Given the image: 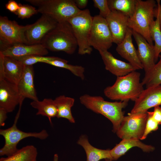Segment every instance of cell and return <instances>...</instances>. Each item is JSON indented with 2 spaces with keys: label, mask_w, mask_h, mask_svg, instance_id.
I'll return each mask as SVG.
<instances>
[{
  "label": "cell",
  "mask_w": 161,
  "mask_h": 161,
  "mask_svg": "<svg viewBox=\"0 0 161 161\" xmlns=\"http://www.w3.org/2000/svg\"><path fill=\"white\" fill-rule=\"evenodd\" d=\"M58 23L50 16L42 14L35 23L30 25L25 32L27 45L41 44L44 36L54 28Z\"/></svg>",
  "instance_id": "cell-11"
},
{
  "label": "cell",
  "mask_w": 161,
  "mask_h": 161,
  "mask_svg": "<svg viewBox=\"0 0 161 161\" xmlns=\"http://www.w3.org/2000/svg\"><path fill=\"white\" fill-rule=\"evenodd\" d=\"M132 30L128 28L123 41L117 44L116 50L122 58L127 60L137 70L143 69L138 56L137 50L132 42Z\"/></svg>",
  "instance_id": "cell-16"
},
{
  "label": "cell",
  "mask_w": 161,
  "mask_h": 161,
  "mask_svg": "<svg viewBox=\"0 0 161 161\" xmlns=\"http://www.w3.org/2000/svg\"><path fill=\"white\" fill-rule=\"evenodd\" d=\"M13 58L25 66H31L38 62L44 63L46 61L58 59L59 58L54 56L31 55Z\"/></svg>",
  "instance_id": "cell-30"
},
{
  "label": "cell",
  "mask_w": 161,
  "mask_h": 161,
  "mask_svg": "<svg viewBox=\"0 0 161 161\" xmlns=\"http://www.w3.org/2000/svg\"><path fill=\"white\" fill-rule=\"evenodd\" d=\"M157 5L154 9V16L157 17L159 21V25L161 30V5L160 0H157Z\"/></svg>",
  "instance_id": "cell-36"
},
{
  "label": "cell",
  "mask_w": 161,
  "mask_h": 161,
  "mask_svg": "<svg viewBox=\"0 0 161 161\" xmlns=\"http://www.w3.org/2000/svg\"><path fill=\"white\" fill-rule=\"evenodd\" d=\"M41 44L48 50L63 51L70 55L73 54L78 47L72 27L67 21L58 23L44 36Z\"/></svg>",
  "instance_id": "cell-3"
},
{
  "label": "cell",
  "mask_w": 161,
  "mask_h": 161,
  "mask_svg": "<svg viewBox=\"0 0 161 161\" xmlns=\"http://www.w3.org/2000/svg\"><path fill=\"white\" fill-rule=\"evenodd\" d=\"M5 7L7 10L15 13L19 8V4L15 1L10 0L6 4Z\"/></svg>",
  "instance_id": "cell-35"
},
{
  "label": "cell",
  "mask_w": 161,
  "mask_h": 161,
  "mask_svg": "<svg viewBox=\"0 0 161 161\" xmlns=\"http://www.w3.org/2000/svg\"><path fill=\"white\" fill-rule=\"evenodd\" d=\"M58 154H55L53 157V161H58Z\"/></svg>",
  "instance_id": "cell-39"
},
{
  "label": "cell",
  "mask_w": 161,
  "mask_h": 161,
  "mask_svg": "<svg viewBox=\"0 0 161 161\" xmlns=\"http://www.w3.org/2000/svg\"><path fill=\"white\" fill-rule=\"evenodd\" d=\"M89 43L99 52L108 50L112 45L113 39L106 18L99 15L93 17Z\"/></svg>",
  "instance_id": "cell-10"
},
{
  "label": "cell",
  "mask_w": 161,
  "mask_h": 161,
  "mask_svg": "<svg viewBox=\"0 0 161 161\" xmlns=\"http://www.w3.org/2000/svg\"><path fill=\"white\" fill-rule=\"evenodd\" d=\"M152 116L153 119L157 122L159 125H161V107L156 106L154 107L152 112Z\"/></svg>",
  "instance_id": "cell-34"
},
{
  "label": "cell",
  "mask_w": 161,
  "mask_h": 161,
  "mask_svg": "<svg viewBox=\"0 0 161 161\" xmlns=\"http://www.w3.org/2000/svg\"><path fill=\"white\" fill-rule=\"evenodd\" d=\"M134 102L131 113L146 112L152 107L161 105V85L144 89Z\"/></svg>",
  "instance_id": "cell-12"
},
{
  "label": "cell",
  "mask_w": 161,
  "mask_h": 161,
  "mask_svg": "<svg viewBox=\"0 0 161 161\" xmlns=\"http://www.w3.org/2000/svg\"><path fill=\"white\" fill-rule=\"evenodd\" d=\"M147 112L130 113L124 116L116 132L117 136L122 139L136 138L140 140L145 128L147 118Z\"/></svg>",
  "instance_id": "cell-9"
},
{
  "label": "cell",
  "mask_w": 161,
  "mask_h": 161,
  "mask_svg": "<svg viewBox=\"0 0 161 161\" xmlns=\"http://www.w3.org/2000/svg\"><path fill=\"white\" fill-rule=\"evenodd\" d=\"M19 8L14 13L20 18H29L38 13L37 10L34 7L28 4L19 3Z\"/></svg>",
  "instance_id": "cell-31"
},
{
  "label": "cell",
  "mask_w": 161,
  "mask_h": 161,
  "mask_svg": "<svg viewBox=\"0 0 161 161\" xmlns=\"http://www.w3.org/2000/svg\"><path fill=\"white\" fill-rule=\"evenodd\" d=\"M105 160V161H112V160L110 159H106Z\"/></svg>",
  "instance_id": "cell-40"
},
{
  "label": "cell",
  "mask_w": 161,
  "mask_h": 161,
  "mask_svg": "<svg viewBox=\"0 0 161 161\" xmlns=\"http://www.w3.org/2000/svg\"><path fill=\"white\" fill-rule=\"evenodd\" d=\"M80 103L87 108L107 118L113 124V131L115 133L124 117L122 109L128 105V101L111 102L105 100L100 96L84 94L79 98Z\"/></svg>",
  "instance_id": "cell-2"
},
{
  "label": "cell",
  "mask_w": 161,
  "mask_h": 161,
  "mask_svg": "<svg viewBox=\"0 0 161 161\" xmlns=\"http://www.w3.org/2000/svg\"><path fill=\"white\" fill-rule=\"evenodd\" d=\"M38 152L33 145H27L18 149L14 154L6 157H1L0 161H37Z\"/></svg>",
  "instance_id": "cell-25"
},
{
  "label": "cell",
  "mask_w": 161,
  "mask_h": 161,
  "mask_svg": "<svg viewBox=\"0 0 161 161\" xmlns=\"http://www.w3.org/2000/svg\"><path fill=\"white\" fill-rule=\"evenodd\" d=\"M21 108V97L17 85L5 79L0 80V108L12 112L18 105Z\"/></svg>",
  "instance_id": "cell-13"
},
{
  "label": "cell",
  "mask_w": 161,
  "mask_h": 161,
  "mask_svg": "<svg viewBox=\"0 0 161 161\" xmlns=\"http://www.w3.org/2000/svg\"><path fill=\"white\" fill-rule=\"evenodd\" d=\"M0 52L4 56L13 58L31 55L44 56L48 53V49L41 44L33 45L16 44L8 46Z\"/></svg>",
  "instance_id": "cell-18"
},
{
  "label": "cell",
  "mask_w": 161,
  "mask_h": 161,
  "mask_svg": "<svg viewBox=\"0 0 161 161\" xmlns=\"http://www.w3.org/2000/svg\"><path fill=\"white\" fill-rule=\"evenodd\" d=\"M92 20L89 10L87 9L81 10L67 21L72 27L80 55L90 54L92 51L89 43Z\"/></svg>",
  "instance_id": "cell-6"
},
{
  "label": "cell",
  "mask_w": 161,
  "mask_h": 161,
  "mask_svg": "<svg viewBox=\"0 0 161 161\" xmlns=\"http://www.w3.org/2000/svg\"><path fill=\"white\" fill-rule=\"evenodd\" d=\"M25 65L15 58L4 56L3 61L4 78L10 82L17 85L21 77Z\"/></svg>",
  "instance_id": "cell-21"
},
{
  "label": "cell",
  "mask_w": 161,
  "mask_h": 161,
  "mask_svg": "<svg viewBox=\"0 0 161 161\" xmlns=\"http://www.w3.org/2000/svg\"><path fill=\"white\" fill-rule=\"evenodd\" d=\"M129 18L120 11L113 10L105 18L112 35L113 43L118 44L123 40L129 28Z\"/></svg>",
  "instance_id": "cell-14"
},
{
  "label": "cell",
  "mask_w": 161,
  "mask_h": 161,
  "mask_svg": "<svg viewBox=\"0 0 161 161\" xmlns=\"http://www.w3.org/2000/svg\"><path fill=\"white\" fill-rule=\"evenodd\" d=\"M30 105L33 108L38 110L37 115L47 117L50 124H52L51 119L57 117L58 113L54 100L50 98H44L42 101H33Z\"/></svg>",
  "instance_id": "cell-23"
},
{
  "label": "cell",
  "mask_w": 161,
  "mask_h": 161,
  "mask_svg": "<svg viewBox=\"0 0 161 161\" xmlns=\"http://www.w3.org/2000/svg\"><path fill=\"white\" fill-rule=\"evenodd\" d=\"M36 6L38 13L47 15L58 23L67 21L81 10L74 0H26Z\"/></svg>",
  "instance_id": "cell-4"
},
{
  "label": "cell",
  "mask_w": 161,
  "mask_h": 161,
  "mask_svg": "<svg viewBox=\"0 0 161 161\" xmlns=\"http://www.w3.org/2000/svg\"><path fill=\"white\" fill-rule=\"evenodd\" d=\"M137 0H107L109 7L111 10L120 11L131 17L133 15Z\"/></svg>",
  "instance_id": "cell-26"
},
{
  "label": "cell",
  "mask_w": 161,
  "mask_h": 161,
  "mask_svg": "<svg viewBox=\"0 0 161 161\" xmlns=\"http://www.w3.org/2000/svg\"><path fill=\"white\" fill-rule=\"evenodd\" d=\"M34 75L33 66H25L22 76L17 85L21 104L25 98L33 101L38 100L34 83Z\"/></svg>",
  "instance_id": "cell-19"
},
{
  "label": "cell",
  "mask_w": 161,
  "mask_h": 161,
  "mask_svg": "<svg viewBox=\"0 0 161 161\" xmlns=\"http://www.w3.org/2000/svg\"><path fill=\"white\" fill-rule=\"evenodd\" d=\"M154 0H137L135 11L129 18L128 27L143 36L153 45L149 33V26L154 20V9L157 6Z\"/></svg>",
  "instance_id": "cell-5"
},
{
  "label": "cell",
  "mask_w": 161,
  "mask_h": 161,
  "mask_svg": "<svg viewBox=\"0 0 161 161\" xmlns=\"http://www.w3.org/2000/svg\"><path fill=\"white\" fill-rule=\"evenodd\" d=\"M77 143L84 148L86 154V161H99L103 159L112 160L110 150L101 149L94 147L89 143L87 137L85 135L80 136Z\"/></svg>",
  "instance_id": "cell-22"
},
{
  "label": "cell",
  "mask_w": 161,
  "mask_h": 161,
  "mask_svg": "<svg viewBox=\"0 0 161 161\" xmlns=\"http://www.w3.org/2000/svg\"><path fill=\"white\" fill-rule=\"evenodd\" d=\"M54 101L58 110L56 117L58 118H64L71 123H75V121L71 110L74 104V99L61 95L56 97Z\"/></svg>",
  "instance_id": "cell-24"
},
{
  "label": "cell",
  "mask_w": 161,
  "mask_h": 161,
  "mask_svg": "<svg viewBox=\"0 0 161 161\" xmlns=\"http://www.w3.org/2000/svg\"><path fill=\"white\" fill-rule=\"evenodd\" d=\"M30 24L19 25L6 16L0 17V51L8 46L17 44H27L25 32Z\"/></svg>",
  "instance_id": "cell-8"
},
{
  "label": "cell",
  "mask_w": 161,
  "mask_h": 161,
  "mask_svg": "<svg viewBox=\"0 0 161 161\" xmlns=\"http://www.w3.org/2000/svg\"><path fill=\"white\" fill-rule=\"evenodd\" d=\"M136 138L123 139L118 144L110 150L112 160H116L124 155L130 148L134 147L139 148L144 152L149 153L154 150L155 148L147 145Z\"/></svg>",
  "instance_id": "cell-20"
},
{
  "label": "cell",
  "mask_w": 161,
  "mask_h": 161,
  "mask_svg": "<svg viewBox=\"0 0 161 161\" xmlns=\"http://www.w3.org/2000/svg\"><path fill=\"white\" fill-rule=\"evenodd\" d=\"M132 34L137 46V51L139 58L145 74L147 73L156 64L154 45H151L143 36L132 30Z\"/></svg>",
  "instance_id": "cell-15"
},
{
  "label": "cell",
  "mask_w": 161,
  "mask_h": 161,
  "mask_svg": "<svg viewBox=\"0 0 161 161\" xmlns=\"http://www.w3.org/2000/svg\"><path fill=\"white\" fill-rule=\"evenodd\" d=\"M68 62L67 60L59 58L58 59L46 61L44 63L68 69L75 76L83 80L85 78L84 68L81 66L69 64L67 63Z\"/></svg>",
  "instance_id": "cell-28"
},
{
  "label": "cell",
  "mask_w": 161,
  "mask_h": 161,
  "mask_svg": "<svg viewBox=\"0 0 161 161\" xmlns=\"http://www.w3.org/2000/svg\"><path fill=\"white\" fill-rule=\"evenodd\" d=\"M74 1L77 7L80 10L85 8L88 2V0H74Z\"/></svg>",
  "instance_id": "cell-38"
},
{
  "label": "cell",
  "mask_w": 161,
  "mask_h": 161,
  "mask_svg": "<svg viewBox=\"0 0 161 161\" xmlns=\"http://www.w3.org/2000/svg\"><path fill=\"white\" fill-rule=\"evenodd\" d=\"M159 61L148 73L145 74L141 82L146 88L161 85V54Z\"/></svg>",
  "instance_id": "cell-27"
},
{
  "label": "cell",
  "mask_w": 161,
  "mask_h": 161,
  "mask_svg": "<svg viewBox=\"0 0 161 161\" xmlns=\"http://www.w3.org/2000/svg\"><path fill=\"white\" fill-rule=\"evenodd\" d=\"M94 6L99 9V15L106 18L110 13L107 0H93Z\"/></svg>",
  "instance_id": "cell-33"
},
{
  "label": "cell",
  "mask_w": 161,
  "mask_h": 161,
  "mask_svg": "<svg viewBox=\"0 0 161 161\" xmlns=\"http://www.w3.org/2000/svg\"><path fill=\"white\" fill-rule=\"evenodd\" d=\"M19 114H17L13 124L11 127L0 130V134L3 137L5 140L4 145L0 149V156L6 155L8 157L14 154L18 150L17 148L18 144L24 138L33 137L44 140L49 136L45 129L39 132H26L19 130L16 126Z\"/></svg>",
  "instance_id": "cell-7"
},
{
  "label": "cell",
  "mask_w": 161,
  "mask_h": 161,
  "mask_svg": "<svg viewBox=\"0 0 161 161\" xmlns=\"http://www.w3.org/2000/svg\"><path fill=\"white\" fill-rule=\"evenodd\" d=\"M140 74L136 71L117 77L114 83L106 87L104 94L112 100L135 101L144 90L140 81Z\"/></svg>",
  "instance_id": "cell-1"
},
{
  "label": "cell",
  "mask_w": 161,
  "mask_h": 161,
  "mask_svg": "<svg viewBox=\"0 0 161 161\" xmlns=\"http://www.w3.org/2000/svg\"><path fill=\"white\" fill-rule=\"evenodd\" d=\"M156 18V19L153 21L150 25L149 33L151 39L154 42V47L156 62L161 53V30L158 18L157 17Z\"/></svg>",
  "instance_id": "cell-29"
},
{
  "label": "cell",
  "mask_w": 161,
  "mask_h": 161,
  "mask_svg": "<svg viewBox=\"0 0 161 161\" xmlns=\"http://www.w3.org/2000/svg\"><path fill=\"white\" fill-rule=\"evenodd\" d=\"M147 118L143 134L140 139H145L148 135L152 131H156L158 129V124L153 118L152 112L147 111Z\"/></svg>",
  "instance_id": "cell-32"
},
{
  "label": "cell",
  "mask_w": 161,
  "mask_h": 161,
  "mask_svg": "<svg viewBox=\"0 0 161 161\" xmlns=\"http://www.w3.org/2000/svg\"><path fill=\"white\" fill-rule=\"evenodd\" d=\"M99 52L105 65V69L117 77L126 75L137 70L130 63L117 59L108 50Z\"/></svg>",
  "instance_id": "cell-17"
},
{
  "label": "cell",
  "mask_w": 161,
  "mask_h": 161,
  "mask_svg": "<svg viewBox=\"0 0 161 161\" xmlns=\"http://www.w3.org/2000/svg\"><path fill=\"white\" fill-rule=\"evenodd\" d=\"M7 113L4 109L0 108V126H3L5 125V121L7 117Z\"/></svg>",
  "instance_id": "cell-37"
}]
</instances>
